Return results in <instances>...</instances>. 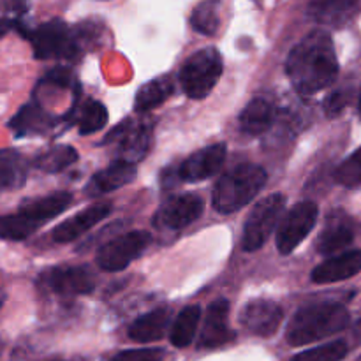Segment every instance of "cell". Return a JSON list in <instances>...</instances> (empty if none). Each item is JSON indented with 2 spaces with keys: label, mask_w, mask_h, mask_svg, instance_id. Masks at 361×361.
I'll use <instances>...</instances> for the list:
<instances>
[{
  "label": "cell",
  "mask_w": 361,
  "mask_h": 361,
  "mask_svg": "<svg viewBox=\"0 0 361 361\" xmlns=\"http://www.w3.org/2000/svg\"><path fill=\"white\" fill-rule=\"evenodd\" d=\"M14 27V21L9 20V18H0V39Z\"/></svg>",
  "instance_id": "obj_37"
},
{
  "label": "cell",
  "mask_w": 361,
  "mask_h": 361,
  "mask_svg": "<svg viewBox=\"0 0 361 361\" xmlns=\"http://www.w3.org/2000/svg\"><path fill=\"white\" fill-rule=\"evenodd\" d=\"M87 30H78L69 27L62 20H49L46 23L39 25L37 28L30 32H25V35L30 41L34 49L35 59H69L74 60L83 51V44L87 41L85 37Z\"/></svg>",
  "instance_id": "obj_4"
},
{
  "label": "cell",
  "mask_w": 361,
  "mask_h": 361,
  "mask_svg": "<svg viewBox=\"0 0 361 361\" xmlns=\"http://www.w3.org/2000/svg\"><path fill=\"white\" fill-rule=\"evenodd\" d=\"M178 173H176V166H168L162 169L161 173V185L162 189H171V187L178 185Z\"/></svg>",
  "instance_id": "obj_36"
},
{
  "label": "cell",
  "mask_w": 361,
  "mask_h": 361,
  "mask_svg": "<svg viewBox=\"0 0 361 361\" xmlns=\"http://www.w3.org/2000/svg\"><path fill=\"white\" fill-rule=\"evenodd\" d=\"M275 120V106L274 102L264 97H257L250 101L243 108L238 116V126L243 134L249 136H259L264 134L271 127Z\"/></svg>",
  "instance_id": "obj_21"
},
{
  "label": "cell",
  "mask_w": 361,
  "mask_h": 361,
  "mask_svg": "<svg viewBox=\"0 0 361 361\" xmlns=\"http://www.w3.org/2000/svg\"><path fill=\"white\" fill-rule=\"evenodd\" d=\"M44 83L69 88L71 85H74V76L69 69H66V67H56V69H53L51 73L44 78Z\"/></svg>",
  "instance_id": "obj_35"
},
{
  "label": "cell",
  "mask_w": 361,
  "mask_h": 361,
  "mask_svg": "<svg viewBox=\"0 0 361 361\" xmlns=\"http://www.w3.org/2000/svg\"><path fill=\"white\" fill-rule=\"evenodd\" d=\"M348 324L349 312L344 305L335 302L314 303V305L302 307L293 316L286 331V338L289 345L300 348V345L312 344L321 338L341 334L348 328Z\"/></svg>",
  "instance_id": "obj_2"
},
{
  "label": "cell",
  "mask_w": 361,
  "mask_h": 361,
  "mask_svg": "<svg viewBox=\"0 0 361 361\" xmlns=\"http://www.w3.org/2000/svg\"><path fill=\"white\" fill-rule=\"evenodd\" d=\"M222 67H224V62H222L221 53L215 48H204L190 55L180 69L178 76L182 90L185 92L187 97L196 99V101L207 97L221 80Z\"/></svg>",
  "instance_id": "obj_5"
},
{
  "label": "cell",
  "mask_w": 361,
  "mask_h": 361,
  "mask_svg": "<svg viewBox=\"0 0 361 361\" xmlns=\"http://www.w3.org/2000/svg\"><path fill=\"white\" fill-rule=\"evenodd\" d=\"M106 123H108V109H106V106L97 101L85 102L80 111V120H78L80 134L88 136V134L97 133Z\"/></svg>",
  "instance_id": "obj_29"
},
{
  "label": "cell",
  "mask_w": 361,
  "mask_h": 361,
  "mask_svg": "<svg viewBox=\"0 0 361 361\" xmlns=\"http://www.w3.org/2000/svg\"><path fill=\"white\" fill-rule=\"evenodd\" d=\"M148 231H130L104 243L97 254V264L104 271H122L152 245Z\"/></svg>",
  "instance_id": "obj_8"
},
{
  "label": "cell",
  "mask_w": 361,
  "mask_h": 361,
  "mask_svg": "<svg viewBox=\"0 0 361 361\" xmlns=\"http://www.w3.org/2000/svg\"><path fill=\"white\" fill-rule=\"evenodd\" d=\"M355 240V229H353L351 222L344 214L337 212L331 214L330 219L326 221V228L317 238V250L319 254H337L349 247Z\"/></svg>",
  "instance_id": "obj_19"
},
{
  "label": "cell",
  "mask_w": 361,
  "mask_h": 361,
  "mask_svg": "<svg viewBox=\"0 0 361 361\" xmlns=\"http://www.w3.org/2000/svg\"><path fill=\"white\" fill-rule=\"evenodd\" d=\"M111 210L113 207L109 203H97L85 208L83 212L73 215V217L63 221L62 224H59L55 229H53L51 233L53 242L55 243L74 242V240L80 238L81 235L90 231V229L94 228V226H97L99 222L104 221V219L111 214Z\"/></svg>",
  "instance_id": "obj_15"
},
{
  "label": "cell",
  "mask_w": 361,
  "mask_h": 361,
  "mask_svg": "<svg viewBox=\"0 0 361 361\" xmlns=\"http://www.w3.org/2000/svg\"><path fill=\"white\" fill-rule=\"evenodd\" d=\"M345 355H348V344L344 341H335L300 353L291 361H341L345 358Z\"/></svg>",
  "instance_id": "obj_31"
},
{
  "label": "cell",
  "mask_w": 361,
  "mask_h": 361,
  "mask_svg": "<svg viewBox=\"0 0 361 361\" xmlns=\"http://www.w3.org/2000/svg\"><path fill=\"white\" fill-rule=\"evenodd\" d=\"M286 74L295 90L312 95L330 87L338 74V60L331 35L326 30L309 32L286 60Z\"/></svg>",
  "instance_id": "obj_1"
},
{
  "label": "cell",
  "mask_w": 361,
  "mask_h": 361,
  "mask_svg": "<svg viewBox=\"0 0 361 361\" xmlns=\"http://www.w3.org/2000/svg\"><path fill=\"white\" fill-rule=\"evenodd\" d=\"M228 154V147L224 143H215L194 152L192 155L176 164L180 182H201L214 176L222 168Z\"/></svg>",
  "instance_id": "obj_13"
},
{
  "label": "cell",
  "mask_w": 361,
  "mask_h": 361,
  "mask_svg": "<svg viewBox=\"0 0 361 361\" xmlns=\"http://www.w3.org/2000/svg\"><path fill=\"white\" fill-rule=\"evenodd\" d=\"M361 271V249L334 256L316 267L310 274V279L316 284H334L355 277Z\"/></svg>",
  "instance_id": "obj_16"
},
{
  "label": "cell",
  "mask_w": 361,
  "mask_h": 361,
  "mask_svg": "<svg viewBox=\"0 0 361 361\" xmlns=\"http://www.w3.org/2000/svg\"><path fill=\"white\" fill-rule=\"evenodd\" d=\"M136 176V168L134 164L123 161H115L104 168L102 171L95 173L90 178L87 185V194L90 197L102 196V194L113 192V190L120 189V187L130 183Z\"/></svg>",
  "instance_id": "obj_18"
},
{
  "label": "cell",
  "mask_w": 361,
  "mask_h": 361,
  "mask_svg": "<svg viewBox=\"0 0 361 361\" xmlns=\"http://www.w3.org/2000/svg\"><path fill=\"white\" fill-rule=\"evenodd\" d=\"M217 7V2H203L200 6H196V9L192 11V18H190V23H192L194 30L203 35L217 34L219 25H221Z\"/></svg>",
  "instance_id": "obj_30"
},
{
  "label": "cell",
  "mask_w": 361,
  "mask_h": 361,
  "mask_svg": "<svg viewBox=\"0 0 361 361\" xmlns=\"http://www.w3.org/2000/svg\"><path fill=\"white\" fill-rule=\"evenodd\" d=\"M154 127L150 122H133L130 118L123 120L118 126L113 127L101 145L116 143L118 145V161L136 164L147 157L152 147Z\"/></svg>",
  "instance_id": "obj_7"
},
{
  "label": "cell",
  "mask_w": 361,
  "mask_h": 361,
  "mask_svg": "<svg viewBox=\"0 0 361 361\" xmlns=\"http://www.w3.org/2000/svg\"><path fill=\"white\" fill-rule=\"evenodd\" d=\"M49 361H66V360H49Z\"/></svg>",
  "instance_id": "obj_40"
},
{
  "label": "cell",
  "mask_w": 361,
  "mask_h": 361,
  "mask_svg": "<svg viewBox=\"0 0 361 361\" xmlns=\"http://www.w3.org/2000/svg\"><path fill=\"white\" fill-rule=\"evenodd\" d=\"M317 214L319 210L314 201H302L288 212L277 231V249L282 256L291 254L309 236L316 226Z\"/></svg>",
  "instance_id": "obj_10"
},
{
  "label": "cell",
  "mask_w": 361,
  "mask_h": 361,
  "mask_svg": "<svg viewBox=\"0 0 361 361\" xmlns=\"http://www.w3.org/2000/svg\"><path fill=\"white\" fill-rule=\"evenodd\" d=\"M173 94H175V83H173L171 76H159L140 88V92L136 94L134 109L140 113L150 111V109L164 104Z\"/></svg>",
  "instance_id": "obj_24"
},
{
  "label": "cell",
  "mask_w": 361,
  "mask_h": 361,
  "mask_svg": "<svg viewBox=\"0 0 361 361\" xmlns=\"http://www.w3.org/2000/svg\"><path fill=\"white\" fill-rule=\"evenodd\" d=\"M0 349H2V342H0Z\"/></svg>",
  "instance_id": "obj_41"
},
{
  "label": "cell",
  "mask_w": 361,
  "mask_h": 361,
  "mask_svg": "<svg viewBox=\"0 0 361 361\" xmlns=\"http://www.w3.org/2000/svg\"><path fill=\"white\" fill-rule=\"evenodd\" d=\"M358 113H360V118H361V95H360V101H358Z\"/></svg>",
  "instance_id": "obj_39"
},
{
  "label": "cell",
  "mask_w": 361,
  "mask_h": 361,
  "mask_svg": "<svg viewBox=\"0 0 361 361\" xmlns=\"http://www.w3.org/2000/svg\"><path fill=\"white\" fill-rule=\"evenodd\" d=\"M41 228L34 221L21 215L20 212L14 215H4L0 217V238L11 240V242H21L27 240L28 236L34 235Z\"/></svg>",
  "instance_id": "obj_28"
},
{
  "label": "cell",
  "mask_w": 361,
  "mask_h": 361,
  "mask_svg": "<svg viewBox=\"0 0 361 361\" xmlns=\"http://www.w3.org/2000/svg\"><path fill=\"white\" fill-rule=\"evenodd\" d=\"M171 324V310L169 309H157L145 316L137 317L129 326V337L134 342H157L166 335V330Z\"/></svg>",
  "instance_id": "obj_22"
},
{
  "label": "cell",
  "mask_w": 361,
  "mask_h": 361,
  "mask_svg": "<svg viewBox=\"0 0 361 361\" xmlns=\"http://www.w3.org/2000/svg\"><path fill=\"white\" fill-rule=\"evenodd\" d=\"M355 335H356V338H360V342H361V319L358 321V323H356V326H355Z\"/></svg>",
  "instance_id": "obj_38"
},
{
  "label": "cell",
  "mask_w": 361,
  "mask_h": 361,
  "mask_svg": "<svg viewBox=\"0 0 361 361\" xmlns=\"http://www.w3.org/2000/svg\"><path fill=\"white\" fill-rule=\"evenodd\" d=\"M73 203V194L71 192H55L44 197H35L27 200L20 204V214L27 219L34 221L35 224L42 226L44 222L51 221L53 217L62 214L69 204Z\"/></svg>",
  "instance_id": "obj_20"
},
{
  "label": "cell",
  "mask_w": 361,
  "mask_h": 361,
  "mask_svg": "<svg viewBox=\"0 0 361 361\" xmlns=\"http://www.w3.org/2000/svg\"><path fill=\"white\" fill-rule=\"evenodd\" d=\"M53 123V116L42 109L37 102L23 106L16 116L9 122V127L16 136H28V134L44 133Z\"/></svg>",
  "instance_id": "obj_25"
},
{
  "label": "cell",
  "mask_w": 361,
  "mask_h": 361,
  "mask_svg": "<svg viewBox=\"0 0 361 361\" xmlns=\"http://www.w3.org/2000/svg\"><path fill=\"white\" fill-rule=\"evenodd\" d=\"M201 319V309L197 305H189L178 314L175 323L169 330V341L175 348H187L192 344L194 335H196L197 324Z\"/></svg>",
  "instance_id": "obj_26"
},
{
  "label": "cell",
  "mask_w": 361,
  "mask_h": 361,
  "mask_svg": "<svg viewBox=\"0 0 361 361\" xmlns=\"http://www.w3.org/2000/svg\"><path fill=\"white\" fill-rule=\"evenodd\" d=\"M28 166L23 155L14 148L0 150V192H11L25 185Z\"/></svg>",
  "instance_id": "obj_23"
},
{
  "label": "cell",
  "mask_w": 361,
  "mask_h": 361,
  "mask_svg": "<svg viewBox=\"0 0 361 361\" xmlns=\"http://www.w3.org/2000/svg\"><path fill=\"white\" fill-rule=\"evenodd\" d=\"M78 162V152L69 145H56L35 159V166L44 173H60Z\"/></svg>",
  "instance_id": "obj_27"
},
{
  "label": "cell",
  "mask_w": 361,
  "mask_h": 361,
  "mask_svg": "<svg viewBox=\"0 0 361 361\" xmlns=\"http://www.w3.org/2000/svg\"><path fill=\"white\" fill-rule=\"evenodd\" d=\"M286 207L284 194H270L268 197L261 200L256 207L252 208L250 215L245 221L242 238V249L245 252H256L267 243L270 235L274 233L279 219Z\"/></svg>",
  "instance_id": "obj_6"
},
{
  "label": "cell",
  "mask_w": 361,
  "mask_h": 361,
  "mask_svg": "<svg viewBox=\"0 0 361 361\" xmlns=\"http://www.w3.org/2000/svg\"><path fill=\"white\" fill-rule=\"evenodd\" d=\"M335 180L344 187L361 185V148L338 166L335 171Z\"/></svg>",
  "instance_id": "obj_32"
},
{
  "label": "cell",
  "mask_w": 361,
  "mask_h": 361,
  "mask_svg": "<svg viewBox=\"0 0 361 361\" xmlns=\"http://www.w3.org/2000/svg\"><path fill=\"white\" fill-rule=\"evenodd\" d=\"M39 288L59 296H81L95 289L97 277L88 267H55L42 271Z\"/></svg>",
  "instance_id": "obj_9"
},
{
  "label": "cell",
  "mask_w": 361,
  "mask_h": 361,
  "mask_svg": "<svg viewBox=\"0 0 361 361\" xmlns=\"http://www.w3.org/2000/svg\"><path fill=\"white\" fill-rule=\"evenodd\" d=\"M282 319H284V310L279 303L274 300L267 298H256L250 300L245 307H243L242 314H240V323L250 334L257 335V337H271L277 334L281 328Z\"/></svg>",
  "instance_id": "obj_12"
},
{
  "label": "cell",
  "mask_w": 361,
  "mask_h": 361,
  "mask_svg": "<svg viewBox=\"0 0 361 361\" xmlns=\"http://www.w3.org/2000/svg\"><path fill=\"white\" fill-rule=\"evenodd\" d=\"M164 351L162 349H129L113 356L111 361H162Z\"/></svg>",
  "instance_id": "obj_34"
},
{
  "label": "cell",
  "mask_w": 361,
  "mask_h": 361,
  "mask_svg": "<svg viewBox=\"0 0 361 361\" xmlns=\"http://www.w3.org/2000/svg\"><path fill=\"white\" fill-rule=\"evenodd\" d=\"M204 210V201L196 194H178L171 196L159 207L154 215V226L157 229L178 231L187 228L201 217Z\"/></svg>",
  "instance_id": "obj_11"
},
{
  "label": "cell",
  "mask_w": 361,
  "mask_h": 361,
  "mask_svg": "<svg viewBox=\"0 0 361 361\" xmlns=\"http://www.w3.org/2000/svg\"><path fill=\"white\" fill-rule=\"evenodd\" d=\"M263 166L238 164L217 180L212 190V207L222 215H231L250 203L267 185Z\"/></svg>",
  "instance_id": "obj_3"
},
{
  "label": "cell",
  "mask_w": 361,
  "mask_h": 361,
  "mask_svg": "<svg viewBox=\"0 0 361 361\" xmlns=\"http://www.w3.org/2000/svg\"><path fill=\"white\" fill-rule=\"evenodd\" d=\"M236 334L229 326V302L221 298L208 307L207 319L200 337V348L215 349L235 341Z\"/></svg>",
  "instance_id": "obj_14"
},
{
  "label": "cell",
  "mask_w": 361,
  "mask_h": 361,
  "mask_svg": "<svg viewBox=\"0 0 361 361\" xmlns=\"http://www.w3.org/2000/svg\"><path fill=\"white\" fill-rule=\"evenodd\" d=\"M361 11V2L356 0H326L309 4V16L316 23L326 27H344L355 20Z\"/></svg>",
  "instance_id": "obj_17"
},
{
  "label": "cell",
  "mask_w": 361,
  "mask_h": 361,
  "mask_svg": "<svg viewBox=\"0 0 361 361\" xmlns=\"http://www.w3.org/2000/svg\"><path fill=\"white\" fill-rule=\"evenodd\" d=\"M349 101H351V92L349 90H335L324 99V113H326L328 118H335V116L341 115L345 108H348Z\"/></svg>",
  "instance_id": "obj_33"
}]
</instances>
